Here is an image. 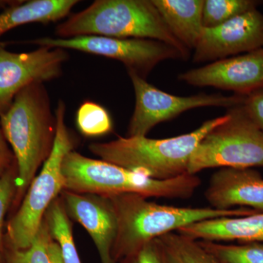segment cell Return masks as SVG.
I'll return each mask as SVG.
<instances>
[{
  "mask_svg": "<svg viewBox=\"0 0 263 263\" xmlns=\"http://www.w3.org/2000/svg\"><path fill=\"white\" fill-rule=\"evenodd\" d=\"M117 220L112 257L116 263L136 257L149 242L177 232L183 227L215 218L242 216L257 211L238 208L217 210L212 207H177L150 201L135 194L108 197Z\"/></svg>",
  "mask_w": 263,
  "mask_h": 263,
  "instance_id": "cell-1",
  "label": "cell"
},
{
  "mask_svg": "<svg viewBox=\"0 0 263 263\" xmlns=\"http://www.w3.org/2000/svg\"><path fill=\"white\" fill-rule=\"evenodd\" d=\"M0 126L16 162L17 193L13 202L18 204L40 166L51 154L56 136V116L51 113L43 83H34L19 91L0 115Z\"/></svg>",
  "mask_w": 263,
  "mask_h": 263,
  "instance_id": "cell-2",
  "label": "cell"
},
{
  "mask_svg": "<svg viewBox=\"0 0 263 263\" xmlns=\"http://www.w3.org/2000/svg\"><path fill=\"white\" fill-rule=\"evenodd\" d=\"M62 172L64 190L105 197L135 194L146 198L188 199L201 184L197 175L154 179L106 161L85 157L73 150L64 158Z\"/></svg>",
  "mask_w": 263,
  "mask_h": 263,
  "instance_id": "cell-3",
  "label": "cell"
},
{
  "mask_svg": "<svg viewBox=\"0 0 263 263\" xmlns=\"http://www.w3.org/2000/svg\"><path fill=\"white\" fill-rule=\"evenodd\" d=\"M228 114L210 119L191 133L153 139L146 136L117 138L106 143H93L90 152L102 160L141 173L157 180H168L188 174L192 155L199 143L213 128L226 122Z\"/></svg>",
  "mask_w": 263,
  "mask_h": 263,
  "instance_id": "cell-4",
  "label": "cell"
},
{
  "mask_svg": "<svg viewBox=\"0 0 263 263\" xmlns=\"http://www.w3.org/2000/svg\"><path fill=\"white\" fill-rule=\"evenodd\" d=\"M60 38L84 35L139 38L161 41L179 50L185 60L190 50L173 35L152 0H97L59 24Z\"/></svg>",
  "mask_w": 263,
  "mask_h": 263,
  "instance_id": "cell-5",
  "label": "cell"
},
{
  "mask_svg": "<svg viewBox=\"0 0 263 263\" xmlns=\"http://www.w3.org/2000/svg\"><path fill=\"white\" fill-rule=\"evenodd\" d=\"M65 104L60 100L55 111L57 129L53 148L7 226L6 249L28 248L48 208L64 190L62 162L66 155L74 148L73 140L65 124Z\"/></svg>",
  "mask_w": 263,
  "mask_h": 263,
  "instance_id": "cell-6",
  "label": "cell"
},
{
  "mask_svg": "<svg viewBox=\"0 0 263 263\" xmlns=\"http://www.w3.org/2000/svg\"><path fill=\"white\" fill-rule=\"evenodd\" d=\"M241 104L228 108L226 122L213 128L199 143L188 174L216 167H263V131L249 119Z\"/></svg>",
  "mask_w": 263,
  "mask_h": 263,
  "instance_id": "cell-7",
  "label": "cell"
},
{
  "mask_svg": "<svg viewBox=\"0 0 263 263\" xmlns=\"http://www.w3.org/2000/svg\"><path fill=\"white\" fill-rule=\"evenodd\" d=\"M29 43L43 47L73 49L113 59L124 64L127 72L146 79L151 71L167 60H185L167 43L150 39L84 35L70 38L40 37Z\"/></svg>",
  "mask_w": 263,
  "mask_h": 263,
  "instance_id": "cell-8",
  "label": "cell"
},
{
  "mask_svg": "<svg viewBox=\"0 0 263 263\" xmlns=\"http://www.w3.org/2000/svg\"><path fill=\"white\" fill-rule=\"evenodd\" d=\"M136 95V106L128 125L127 137L146 136L157 124L183 112L201 107L230 108L243 103L245 96L200 94L176 96L164 92L135 72H128Z\"/></svg>",
  "mask_w": 263,
  "mask_h": 263,
  "instance_id": "cell-9",
  "label": "cell"
},
{
  "mask_svg": "<svg viewBox=\"0 0 263 263\" xmlns=\"http://www.w3.org/2000/svg\"><path fill=\"white\" fill-rule=\"evenodd\" d=\"M67 58V51L59 48L41 46L28 53L0 48V115L24 88L58 78Z\"/></svg>",
  "mask_w": 263,
  "mask_h": 263,
  "instance_id": "cell-10",
  "label": "cell"
},
{
  "mask_svg": "<svg viewBox=\"0 0 263 263\" xmlns=\"http://www.w3.org/2000/svg\"><path fill=\"white\" fill-rule=\"evenodd\" d=\"M263 48V14L253 9L218 27L204 28L193 54L195 63L218 61Z\"/></svg>",
  "mask_w": 263,
  "mask_h": 263,
  "instance_id": "cell-11",
  "label": "cell"
},
{
  "mask_svg": "<svg viewBox=\"0 0 263 263\" xmlns=\"http://www.w3.org/2000/svg\"><path fill=\"white\" fill-rule=\"evenodd\" d=\"M180 81L194 86H212L247 96L263 89V48L211 62L180 74Z\"/></svg>",
  "mask_w": 263,
  "mask_h": 263,
  "instance_id": "cell-12",
  "label": "cell"
},
{
  "mask_svg": "<svg viewBox=\"0 0 263 263\" xmlns=\"http://www.w3.org/2000/svg\"><path fill=\"white\" fill-rule=\"evenodd\" d=\"M61 199L68 216L84 227L91 236L101 263H116L112 249L117 238V220L110 198L63 190Z\"/></svg>",
  "mask_w": 263,
  "mask_h": 263,
  "instance_id": "cell-13",
  "label": "cell"
},
{
  "mask_svg": "<svg viewBox=\"0 0 263 263\" xmlns=\"http://www.w3.org/2000/svg\"><path fill=\"white\" fill-rule=\"evenodd\" d=\"M204 195L210 207L217 210L245 208L263 212V177L254 168L218 170Z\"/></svg>",
  "mask_w": 263,
  "mask_h": 263,
  "instance_id": "cell-14",
  "label": "cell"
},
{
  "mask_svg": "<svg viewBox=\"0 0 263 263\" xmlns=\"http://www.w3.org/2000/svg\"><path fill=\"white\" fill-rule=\"evenodd\" d=\"M177 232L198 240L263 243V212L207 219L183 227Z\"/></svg>",
  "mask_w": 263,
  "mask_h": 263,
  "instance_id": "cell-15",
  "label": "cell"
},
{
  "mask_svg": "<svg viewBox=\"0 0 263 263\" xmlns=\"http://www.w3.org/2000/svg\"><path fill=\"white\" fill-rule=\"evenodd\" d=\"M205 0H152L167 28L187 48L195 49L204 27L202 10Z\"/></svg>",
  "mask_w": 263,
  "mask_h": 263,
  "instance_id": "cell-16",
  "label": "cell"
},
{
  "mask_svg": "<svg viewBox=\"0 0 263 263\" xmlns=\"http://www.w3.org/2000/svg\"><path fill=\"white\" fill-rule=\"evenodd\" d=\"M79 1L32 0L20 1L0 13V37L24 24L49 23L65 18Z\"/></svg>",
  "mask_w": 263,
  "mask_h": 263,
  "instance_id": "cell-17",
  "label": "cell"
},
{
  "mask_svg": "<svg viewBox=\"0 0 263 263\" xmlns=\"http://www.w3.org/2000/svg\"><path fill=\"white\" fill-rule=\"evenodd\" d=\"M5 263H65L60 246L52 237L44 218L28 248L6 249Z\"/></svg>",
  "mask_w": 263,
  "mask_h": 263,
  "instance_id": "cell-18",
  "label": "cell"
},
{
  "mask_svg": "<svg viewBox=\"0 0 263 263\" xmlns=\"http://www.w3.org/2000/svg\"><path fill=\"white\" fill-rule=\"evenodd\" d=\"M53 239L61 249L65 263H82L76 249L70 216L66 212L61 197H57L44 216Z\"/></svg>",
  "mask_w": 263,
  "mask_h": 263,
  "instance_id": "cell-19",
  "label": "cell"
},
{
  "mask_svg": "<svg viewBox=\"0 0 263 263\" xmlns=\"http://www.w3.org/2000/svg\"><path fill=\"white\" fill-rule=\"evenodd\" d=\"M199 242L218 263H263V243H229L209 240Z\"/></svg>",
  "mask_w": 263,
  "mask_h": 263,
  "instance_id": "cell-20",
  "label": "cell"
},
{
  "mask_svg": "<svg viewBox=\"0 0 263 263\" xmlns=\"http://www.w3.org/2000/svg\"><path fill=\"white\" fill-rule=\"evenodd\" d=\"M262 3L257 0H205L202 10L204 28L218 27L237 15L257 9Z\"/></svg>",
  "mask_w": 263,
  "mask_h": 263,
  "instance_id": "cell-21",
  "label": "cell"
},
{
  "mask_svg": "<svg viewBox=\"0 0 263 263\" xmlns=\"http://www.w3.org/2000/svg\"><path fill=\"white\" fill-rule=\"evenodd\" d=\"M160 238L180 263H218L199 240L178 232L168 233Z\"/></svg>",
  "mask_w": 263,
  "mask_h": 263,
  "instance_id": "cell-22",
  "label": "cell"
},
{
  "mask_svg": "<svg viewBox=\"0 0 263 263\" xmlns=\"http://www.w3.org/2000/svg\"><path fill=\"white\" fill-rule=\"evenodd\" d=\"M76 124L86 137L108 134L113 129V122L106 109L94 102L86 101L81 105L76 114Z\"/></svg>",
  "mask_w": 263,
  "mask_h": 263,
  "instance_id": "cell-23",
  "label": "cell"
},
{
  "mask_svg": "<svg viewBox=\"0 0 263 263\" xmlns=\"http://www.w3.org/2000/svg\"><path fill=\"white\" fill-rule=\"evenodd\" d=\"M17 176L18 171L15 162L0 179V263H5L6 247L3 228L5 215L16 195Z\"/></svg>",
  "mask_w": 263,
  "mask_h": 263,
  "instance_id": "cell-24",
  "label": "cell"
},
{
  "mask_svg": "<svg viewBox=\"0 0 263 263\" xmlns=\"http://www.w3.org/2000/svg\"><path fill=\"white\" fill-rule=\"evenodd\" d=\"M137 258L138 263H180L160 238L145 246Z\"/></svg>",
  "mask_w": 263,
  "mask_h": 263,
  "instance_id": "cell-25",
  "label": "cell"
},
{
  "mask_svg": "<svg viewBox=\"0 0 263 263\" xmlns=\"http://www.w3.org/2000/svg\"><path fill=\"white\" fill-rule=\"evenodd\" d=\"M241 106L249 119L263 131V89L245 96Z\"/></svg>",
  "mask_w": 263,
  "mask_h": 263,
  "instance_id": "cell-26",
  "label": "cell"
},
{
  "mask_svg": "<svg viewBox=\"0 0 263 263\" xmlns=\"http://www.w3.org/2000/svg\"><path fill=\"white\" fill-rule=\"evenodd\" d=\"M7 143L0 126V179L15 162L14 155Z\"/></svg>",
  "mask_w": 263,
  "mask_h": 263,
  "instance_id": "cell-27",
  "label": "cell"
},
{
  "mask_svg": "<svg viewBox=\"0 0 263 263\" xmlns=\"http://www.w3.org/2000/svg\"><path fill=\"white\" fill-rule=\"evenodd\" d=\"M20 1H9V0H0V8L6 9L10 7L18 4Z\"/></svg>",
  "mask_w": 263,
  "mask_h": 263,
  "instance_id": "cell-28",
  "label": "cell"
},
{
  "mask_svg": "<svg viewBox=\"0 0 263 263\" xmlns=\"http://www.w3.org/2000/svg\"><path fill=\"white\" fill-rule=\"evenodd\" d=\"M119 263H138V261L136 256V257H129V258L124 259Z\"/></svg>",
  "mask_w": 263,
  "mask_h": 263,
  "instance_id": "cell-29",
  "label": "cell"
}]
</instances>
